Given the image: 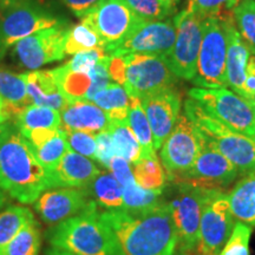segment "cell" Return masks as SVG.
<instances>
[{"label":"cell","mask_w":255,"mask_h":255,"mask_svg":"<svg viewBox=\"0 0 255 255\" xmlns=\"http://www.w3.org/2000/svg\"><path fill=\"white\" fill-rule=\"evenodd\" d=\"M227 33L225 24L219 18H206L203 21L202 43L197 58L194 85L203 89L227 87L226 58H227Z\"/></svg>","instance_id":"ba28073f"},{"label":"cell","mask_w":255,"mask_h":255,"mask_svg":"<svg viewBox=\"0 0 255 255\" xmlns=\"http://www.w3.org/2000/svg\"><path fill=\"white\" fill-rule=\"evenodd\" d=\"M123 255H174L178 235L168 202L143 210L101 212Z\"/></svg>","instance_id":"6da1fadb"},{"label":"cell","mask_w":255,"mask_h":255,"mask_svg":"<svg viewBox=\"0 0 255 255\" xmlns=\"http://www.w3.org/2000/svg\"><path fill=\"white\" fill-rule=\"evenodd\" d=\"M6 1H8V0H0V5L4 4V2H6Z\"/></svg>","instance_id":"f5cc1de1"},{"label":"cell","mask_w":255,"mask_h":255,"mask_svg":"<svg viewBox=\"0 0 255 255\" xmlns=\"http://www.w3.org/2000/svg\"><path fill=\"white\" fill-rule=\"evenodd\" d=\"M233 17L241 39L255 56V0H240Z\"/></svg>","instance_id":"d6a6232c"},{"label":"cell","mask_w":255,"mask_h":255,"mask_svg":"<svg viewBox=\"0 0 255 255\" xmlns=\"http://www.w3.org/2000/svg\"><path fill=\"white\" fill-rule=\"evenodd\" d=\"M49 241L52 247L76 255H123L94 200L77 215L56 225L49 233Z\"/></svg>","instance_id":"3957f363"},{"label":"cell","mask_w":255,"mask_h":255,"mask_svg":"<svg viewBox=\"0 0 255 255\" xmlns=\"http://www.w3.org/2000/svg\"><path fill=\"white\" fill-rule=\"evenodd\" d=\"M34 215L27 207L12 205L0 212V255L25 226L34 221Z\"/></svg>","instance_id":"83f0119b"},{"label":"cell","mask_w":255,"mask_h":255,"mask_svg":"<svg viewBox=\"0 0 255 255\" xmlns=\"http://www.w3.org/2000/svg\"><path fill=\"white\" fill-rule=\"evenodd\" d=\"M159 1H161L165 7L171 9L173 12H176V6L180 0H159Z\"/></svg>","instance_id":"c3c4849f"},{"label":"cell","mask_w":255,"mask_h":255,"mask_svg":"<svg viewBox=\"0 0 255 255\" xmlns=\"http://www.w3.org/2000/svg\"><path fill=\"white\" fill-rule=\"evenodd\" d=\"M6 203H7V194L0 189V212L6 206Z\"/></svg>","instance_id":"681fc988"},{"label":"cell","mask_w":255,"mask_h":255,"mask_svg":"<svg viewBox=\"0 0 255 255\" xmlns=\"http://www.w3.org/2000/svg\"><path fill=\"white\" fill-rule=\"evenodd\" d=\"M184 114L199 135L235 165L239 175L255 170V139L233 131L191 98L184 102Z\"/></svg>","instance_id":"277c9868"},{"label":"cell","mask_w":255,"mask_h":255,"mask_svg":"<svg viewBox=\"0 0 255 255\" xmlns=\"http://www.w3.org/2000/svg\"><path fill=\"white\" fill-rule=\"evenodd\" d=\"M200 135L186 114H180L173 131L161 146V161L167 178L174 182L195 163L200 152Z\"/></svg>","instance_id":"4fadbf2b"},{"label":"cell","mask_w":255,"mask_h":255,"mask_svg":"<svg viewBox=\"0 0 255 255\" xmlns=\"http://www.w3.org/2000/svg\"><path fill=\"white\" fill-rule=\"evenodd\" d=\"M45 255H76L71 253V252L62 250V248H57V247H51L45 252Z\"/></svg>","instance_id":"7dc6e473"},{"label":"cell","mask_w":255,"mask_h":255,"mask_svg":"<svg viewBox=\"0 0 255 255\" xmlns=\"http://www.w3.org/2000/svg\"><path fill=\"white\" fill-rule=\"evenodd\" d=\"M31 103L58 111L68 103L52 70H36L24 73Z\"/></svg>","instance_id":"7402d4cb"},{"label":"cell","mask_w":255,"mask_h":255,"mask_svg":"<svg viewBox=\"0 0 255 255\" xmlns=\"http://www.w3.org/2000/svg\"><path fill=\"white\" fill-rule=\"evenodd\" d=\"M188 95L233 131L255 139V105L250 101L226 88H193Z\"/></svg>","instance_id":"8992f818"},{"label":"cell","mask_w":255,"mask_h":255,"mask_svg":"<svg viewBox=\"0 0 255 255\" xmlns=\"http://www.w3.org/2000/svg\"><path fill=\"white\" fill-rule=\"evenodd\" d=\"M123 60L122 87L129 97L141 101L146 96L175 88L177 77L171 71L165 57L128 55L123 56Z\"/></svg>","instance_id":"52a82bcc"},{"label":"cell","mask_w":255,"mask_h":255,"mask_svg":"<svg viewBox=\"0 0 255 255\" xmlns=\"http://www.w3.org/2000/svg\"><path fill=\"white\" fill-rule=\"evenodd\" d=\"M96 137V143H97V151H96V161L98 163H101L104 168L109 169L110 162L116 155V151H115L113 139H111V136L108 129L103 130Z\"/></svg>","instance_id":"b9f144b4"},{"label":"cell","mask_w":255,"mask_h":255,"mask_svg":"<svg viewBox=\"0 0 255 255\" xmlns=\"http://www.w3.org/2000/svg\"><path fill=\"white\" fill-rule=\"evenodd\" d=\"M240 0H188V7L202 18H225L233 14Z\"/></svg>","instance_id":"8d00e7d4"},{"label":"cell","mask_w":255,"mask_h":255,"mask_svg":"<svg viewBox=\"0 0 255 255\" xmlns=\"http://www.w3.org/2000/svg\"><path fill=\"white\" fill-rule=\"evenodd\" d=\"M244 98L252 103L255 95V56H251L246 70V78L244 84Z\"/></svg>","instance_id":"ee69618b"},{"label":"cell","mask_w":255,"mask_h":255,"mask_svg":"<svg viewBox=\"0 0 255 255\" xmlns=\"http://www.w3.org/2000/svg\"><path fill=\"white\" fill-rule=\"evenodd\" d=\"M62 1L68 6L77 17L82 18L83 15L90 11L100 0H62Z\"/></svg>","instance_id":"f6af8a7d"},{"label":"cell","mask_w":255,"mask_h":255,"mask_svg":"<svg viewBox=\"0 0 255 255\" xmlns=\"http://www.w3.org/2000/svg\"><path fill=\"white\" fill-rule=\"evenodd\" d=\"M62 128L97 135L109 127L105 111L88 100H69L60 111Z\"/></svg>","instance_id":"44dd1931"},{"label":"cell","mask_w":255,"mask_h":255,"mask_svg":"<svg viewBox=\"0 0 255 255\" xmlns=\"http://www.w3.org/2000/svg\"><path fill=\"white\" fill-rule=\"evenodd\" d=\"M109 170L122 187L135 181L133 171L131 169V163L128 162L127 159H124L123 157H120V156H115V157L111 159Z\"/></svg>","instance_id":"7bdbcfd3"},{"label":"cell","mask_w":255,"mask_h":255,"mask_svg":"<svg viewBox=\"0 0 255 255\" xmlns=\"http://www.w3.org/2000/svg\"><path fill=\"white\" fill-rule=\"evenodd\" d=\"M251 235V226L238 221L234 225L228 241L226 242L219 255H250Z\"/></svg>","instance_id":"f35d334b"},{"label":"cell","mask_w":255,"mask_h":255,"mask_svg":"<svg viewBox=\"0 0 255 255\" xmlns=\"http://www.w3.org/2000/svg\"><path fill=\"white\" fill-rule=\"evenodd\" d=\"M14 126L24 137L33 132L57 130L62 127L60 111L31 104L14 117Z\"/></svg>","instance_id":"cb8c5ba5"},{"label":"cell","mask_w":255,"mask_h":255,"mask_svg":"<svg viewBox=\"0 0 255 255\" xmlns=\"http://www.w3.org/2000/svg\"><path fill=\"white\" fill-rule=\"evenodd\" d=\"M229 208L234 219L255 226V170L244 175L227 194Z\"/></svg>","instance_id":"603a6c76"},{"label":"cell","mask_w":255,"mask_h":255,"mask_svg":"<svg viewBox=\"0 0 255 255\" xmlns=\"http://www.w3.org/2000/svg\"><path fill=\"white\" fill-rule=\"evenodd\" d=\"M141 104L150 124L155 150H159L173 131L181 111V95L175 88L142 98Z\"/></svg>","instance_id":"e0dca14e"},{"label":"cell","mask_w":255,"mask_h":255,"mask_svg":"<svg viewBox=\"0 0 255 255\" xmlns=\"http://www.w3.org/2000/svg\"><path fill=\"white\" fill-rule=\"evenodd\" d=\"M11 111H9L7 104L5 103V101L2 100L1 96H0V126L1 124H6L9 120H12Z\"/></svg>","instance_id":"bcb514c9"},{"label":"cell","mask_w":255,"mask_h":255,"mask_svg":"<svg viewBox=\"0 0 255 255\" xmlns=\"http://www.w3.org/2000/svg\"><path fill=\"white\" fill-rule=\"evenodd\" d=\"M173 21L176 28V39L167 57L168 64L177 78L193 81L196 76L205 18L187 7Z\"/></svg>","instance_id":"30bf717a"},{"label":"cell","mask_w":255,"mask_h":255,"mask_svg":"<svg viewBox=\"0 0 255 255\" xmlns=\"http://www.w3.org/2000/svg\"><path fill=\"white\" fill-rule=\"evenodd\" d=\"M213 190L176 183V191L168 205L176 226L178 250L193 253L199 242L201 214Z\"/></svg>","instance_id":"8fae6325"},{"label":"cell","mask_w":255,"mask_h":255,"mask_svg":"<svg viewBox=\"0 0 255 255\" xmlns=\"http://www.w3.org/2000/svg\"><path fill=\"white\" fill-rule=\"evenodd\" d=\"M0 96L7 104L13 120L21 110L32 104L24 73L17 75L2 68H0Z\"/></svg>","instance_id":"d4e9b609"},{"label":"cell","mask_w":255,"mask_h":255,"mask_svg":"<svg viewBox=\"0 0 255 255\" xmlns=\"http://www.w3.org/2000/svg\"><path fill=\"white\" fill-rule=\"evenodd\" d=\"M123 188V202L127 210H143L158 206L162 203L163 190H148L136 183V181Z\"/></svg>","instance_id":"e575fe53"},{"label":"cell","mask_w":255,"mask_h":255,"mask_svg":"<svg viewBox=\"0 0 255 255\" xmlns=\"http://www.w3.org/2000/svg\"><path fill=\"white\" fill-rule=\"evenodd\" d=\"M32 149H33L38 161L45 168L47 173L52 171L59 164L60 159L66 154V151L69 150L63 128L60 127L55 135L51 136L49 139H46L41 144L32 146Z\"/></svg>","instance_id":"4dcf8cb0"},{"label":"cell","mask_w":255,"mask_h":255,"mask_svg":"<svg viewBox=\"0 0 255 255\" xmlns=\"http://www.w3.org/2000/svg\"><path fill=\"white\" fill-rule=\"evenodd\" d=\"M128 126L135 133L137 141L142 149V158H154L156 156V150L154 148V138L152 131L146 115L143 110L141 101L137 98L130 97V108L128 113Z\"/></svg>","instance_id":"f1b7e54d"},{"label":"cell","mask_w":255,"mask_h":255,"mask_svg":"<svg viewBox=\"0 0 255 255\" xmlns=\"http://www.w3.org/2000/svg\"><path fill=\"white\" fill-rule=\"evenodd\" d=\"M174 255H193V253H188V252H184V251L178 250V251L175 252Z\"/></svg>","instance_id":"816d5d0a"},{"label":"cell","mask_w":255,"mask_h":255,"mask_svg":"<svg viewBox=\"0 0 255 255\" xmlns=\"http://www.w3.org/2000/svg\"><path fill=\"white\" fill-rule=\"evenodd\" d=\"M81 19L97 33L108 55L143 21L124 0H100Z\"/></svg>","instance_id":"9c48e42d"},{"label":"cell","mask_w":255,"mask_h":255,"mask_svg":"<svg viewBox=\"0 0 255 255\" xmlns=\"http://www.w3.org/2000/svg\"><path fill=\"white\" fill-rule=\"evenodd\" d=\"M200 152L195 163L183 176L175 180L174 183H186L203 189L222 190L237 180L238 169L221 152L210 146L202 137L200 136Z\"/></svg>","instance_id":"9a60e30c"},{"label":"cell","mask_w":255,"mask_h":255,"mask_svg":"<svg viewBox=\"0 0 255 255\" xmlns=\"http://www.w3.org/2000/svg\"><path fill=\"white\" fill-rule=\"evenodd\" d=\"M90 158L68 150L56 169L47 173L50 189L52 188H89L101 173Z\"/></svg>","instance_id":"d6986e66"},{"label":"cell","mask_w":255,"mask_h":255,"mask_svg":"<svg viewBox=\"0 0 255 255\" xmlns=\"http://www.w3.org/2000/svg\"><path fill=\"white\" fill-rule=\"evenodd\" d=\"M65 21L37 0H8L4 2L0 5V60L18 41Z\"/></svg>","instance_id":"5b68a950"},{"label":"cell","mask_w":255,"mask_h":255,"mask_svg":"<svg viewBox=\"0 0 255 255\" xmlns=\"http://www.w3.org/2000/svg\"><path fill=\"white\" fill-rule=\"evenodd\" d=\"M116 155L135 164L142 158V149L137 141L135 133L130 129L126 121L123 122H109L108 127Z\"/></svg>","instance_id":"f546056e"},{"label":"cell","mask_w":255,"mask_h":255,"mask_svg":"<svg viewBox=\"0 0 255 255\" xmlns=\"http://www.w3.org/2000/svg\"><path fill=\"white\" fill-rule=\"evenodd\" d=\"M90 197L88 188H56L44 191L34 202V209L44 222L56 226L81 213Z\"/></svg>","instance_id":"ac0fdd59"},{"label":"cell","mask_w":255,"mask_h":255,"mask_svg":"<svg viewBox=\"0 0 255 255\" xmlns=\"http://www.w3.org/2000/svg\"><path fill=\"white\" fill-rule=\"evenodd\" d=\"M41 247V231L34 220L15 235L6 248L5 255H38Z\"/></svg>","instance_id":"836d02e7"},{"label":"cell","mask_w":255,"mask_h":255,"mask_svg":"<svg viewBox=\"0 0 255 255\" xmlns=\"http://www.w3.org/2000/svg\"><path fill=\"white\" fill-rule=\"evenodd\" d=\"M143 21H161L175 12L169 9L159 0H124Z\"/></svg>","instance_id":"74e56055"},{"label":"cell","mask_w":255,"mask_h":255,"mask_svg":"<svg viewBox=\"0 0 255 255\" xmlns=\"http://www.w3.org/2000/svg\"><path fill=\"white\" fill-rule=\"evenodd\" d=\"M8 126H9V123L1 124V126H0V138H1V136L4 135V132L6 131V129H7Z\"/></svg>","instance_id":"f907efd6"},{"label":"cell","mask_w":255,"mask_h":255,"mask_svg":"<svg viewBox=\"0 0 255 255\" xmlns=\"http://www.w3.org/2000/svg\"><path fill=\"white\" fill-rule=\"evenodd\" d=\"M234 225L227 194L222 190H213L201 214L196 247L199 255H219L231 237Z\"/></svg>","instance_id":"7c38bea8"},{"label":"cell","mask_w":255,"mask_h":255,"mask_svg":"<svg viewBox=\"0 0 255 255\" xmlns=\"http://www.w3.org/2000/svg\"><path fill=\"white\" fill-rule=\"evenodd\" d=\"M252 104L255 105V95H254V97H253V101H252Z\"/></svg>","instance_id":"db71d44e"},{"label":"cell","mask_w":255,"mask_h":255,"mask_svg":"<svg viewBox=\"0 0 255 255\" xmlns=\"http://www.w3.org/2000/svg\"><path fill=\"white\" fill-rule=\"evenodd\" d=\"M92 49H103V44L97 33L83 21H81V24L72 26L69 32L68 40H66L65 55L73 56L82 51Z\"/></svg>","instance_id":"d590c367"},{"label":"cell","mask_w":255,"mask_h":255,"mask_svg":"<svg viewBox=\"0 0 255 255\" xmlns=\"http://www.w3.org/2000/svg\"><path fill=\"white\" fill-rule=\"evenodd\" d=\"M70 30V24L65 21L38 31L14 44V57L21 66L28 70H37L46 64L62 60L65 57Z\"/></svg>","instance_id":"5bb4252c"},{"label":"cell","mask_w":255,"mask_h":255,"mask_svg":"<svg viewBox=\"0 0 255 255\" xmlns=\"http://www.w3.org/2000/svg\"><path fill=\"white\" fill-rule=\"evenodd\" d=\"M175 39L176 28L174 21H142L110 56L148 55L167 58L173 50Z\"/></svg>","instance_id":"2e32d148"},{"label":"cell","mask_w":255,"mask_h":255,"mask_svg":"<svg viewBox=\"0 0 255 255\" xmlns=\"http://www.w3.org/2000/svg\"><path fill=\"white\" fill-rule=\"evenodd\" d=\"M133 177L138 186L148 190H163L167 181L165 170L158 158H141L133 167Z\"/></svg>","instance_id":"1f68e13d"},{"label":"cell","mask_w":255,"mask_h":255,"mask_svg":"<svg viewBox=\"0 0 255 255\" xmlns=\"http://www.w3.org/2000/svg\"><path fill=\"white\" fill-rule=\"evenodd\" d=\"M227 33V58H226V78L227 87L233 92L244 97V84L246 78V70L251 58V51L248 49L235 26L234 17L221 18Z\"/></svg>","instance_id":"ffe728a7"},{"label":"cell","mask_w":255,"mask_h":255,"mask_svg":"<svg viewBox=\"0 0 255 255\" xmlns=\"http://www.w3.org/2000/svg\"><path fill=\"white\" fill-rule=\"evenodd\" d=\"M96 205L107 210L123 209V188L109 171H101L89 186Z\"/></svg>","instance_id":"4316f807"},{"label":"cell","mask_w":255,"mask_h":255,"mask_svg":"<svg viewBox=\"0 0 255 255\" xmlns=\"http://www.w3.org/2000/svg\"><path fill=\"white\" fill-rule=\"evenodd\" d=\"M108 53L103 49H92L82 51V52L73 55L72 59L65 65L72 72L78 73H89L92 69L97 65L102 58H104Z\"/></svg>","instance_id":"60d3db41"},{"label":"cell","mask_w":255,"mask_h":255,"mask_svg":"<svg viewBox=\"0 0 255 255\" xmlns=\"http://www.w3.org/2000/svg\"><path fill=\"white\" fill-rule=\"evenodd\" d=\"M63 130L65 132L69 150L85 156L92 161H96L97 143H96L95 135L85 131H78V130L64 129V128Z\"/></svg>","instance_id":"ab89813d"},{"label":"cell","mask_w":255,"mask_h":255,"mask_svg":"<svg viewBox=\"0 0 255 255\" xmlns=\"http://www.w3.org/2000/svg\"><path fill=\"white\" fill-rule=\"evenodd\" d=\"M91 102L105 111L109 122H115V121L127 122L130 108V97L122 85L111 83L109 87L97 92Z\"/></svg>","instance_id":"484cf974"},{"label":"cell","mask_w":255,"mask_h":255,"mask_svg":"<svg viewBox=\"0 0 255 255\" xmlns=\"http://www.w3.org/2000/svg\"><path fill=\"white\" fill-rule=\"evenodd\" d=\"M0 189L23 205L34 203L50 189L47 171L14 124L0 138Z\"/></svg>","instance_id":"7a4b0ae2"}]
</instances>
